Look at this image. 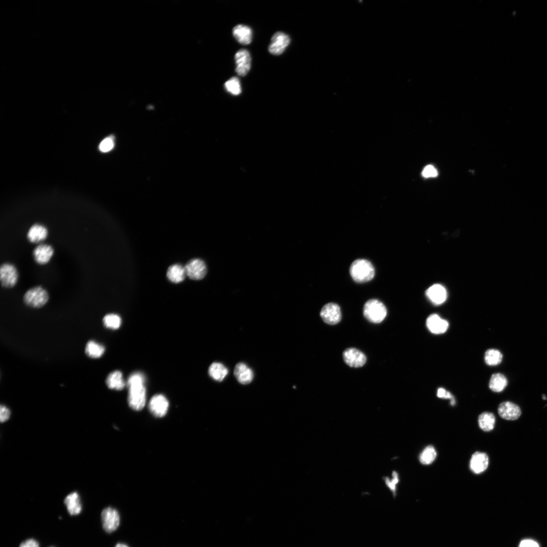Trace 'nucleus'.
Returning <instances> with one entry per match:
<instances>
[{"label":"nucleus","instance_id":"1","mask_svg":"<svg viewBox=\"0 0 547 547\" xmlns=\"http://www.w3.org/2000/svg\"><path fill=\"white\" fill-rule=\"evenodd\" d=\"M144 375L140 373L132 374L128 380L129 387L128 402L134 410H141L145 407L146 402V389Z\"/></svg>","mask_w":547,"mask_h":547},{"label":"nucleus","instance_id":"2","mask_svg":"<svg viewBox=\"0 0 547 547\" xmlns=\"http://www.w3.org/2000/svg\"><path fill=\"white\" fill-rule=\"evenodd\" d=\"M350 273L355 282L362 283L372 280L375 276V270L370 261L358 259L352 264Z\"/></svg>","mask_w":547,"mask_h":547},{"label":"nucleus","instance_id":"3","mask_svg":"<svg viewBox=\"0 0 547 547\" xmlns=\"http://www.w3.org/2000/svg\"><path fill=\"white\" fill-rule=\"evenodd\" d=\"M387 314L385 306L379 300H368L363 307V315L370 322L379 324L382 322Z\"/></svg>","mask_w":547,"mask_h":547},{"label":"nucleus","instance_id":"4","mask_svg":"<svg viewBox=\"0 0 547 547\" xmlns=\"http://www.w3.org/2000/svg\"><path fill=\"white\" fill-rule=\"evenodd\" d=\"M49 300L47 290L42 286H36L28 290L24 295V300L28 306L39 308L44 306Z\"/></svg>","mask_w":547,"mask_h":547},{"label":"nucleus","instance_id":"5","mask_svg":"<svg viewBox=\"0 0 547 547\" xmlns=\"http://www.w3.org/2000/svg\"><path fill=\"white\" fill-rule=\"evenodd\" d=\"M19 280L18 271L15 265L11 263H5L0 267V281L2 285L5 288H12Z\"/></svg>","mask_w":547,"mask_h":547},{"label":"nucleus","instance_id":"6","mask_svg":"<svg viewBox=\"0 0 547 547\" xmlns=\"http://www.w3.org/2000/svg\"><path fill=\"white\" fill-rule=\"evenodd\" d=\"M323 321L328 325L338 324L342 320V313L340 306L335 303L326 304L322 308L320 313Z\"/></svg>","mask_w":547,"mask_h":547},{"label":"nucleus","instance_id":"7","mask_svg":"<svg viewBox=\"0 0 547 547\" xmlns=\"http://www.w3.org/2000/svg\"><path fill=\"white\" fill-rule=\"evenodd\" d=\"M101 520L104 530L111 533L115 531L120 524V516L118 511L111 507L104 509L101 513Z\"/></svg>","mask_w":547,"mask_h":547},{"label":"nucleus","instance_id":"8","mask_svg":"<svg viewBox=\"0 0 547 547\" xmlns=\"http://www.w3.org/2000/svg\"><path fill=\"white\" fill-rule=\"evenodd\" d=\"M343 357L347 366L354 368L362 367L367 361V356L362 352L353 348L345 350L343 352Z\"/></svg>","mask_w":547,"mask_h":547},{"label":"nucleus","instance_id":"9","mask_svg":"<svg viewBox=\"0 0 547 547\" xmlns=\"http://www.w3.org/2000/svg\"><path fill=\"white\" fill-rule=\"evenodd\" d=\"M290 43V38L286 34L278 32L274 34L269 46V51L274 55L282 54Z\"/></svg>","mask_w":547,"mask_h":547},{"label":"nucleus","instance_id":"10","mask_svg":"<svg viewBox=\"0 0 547 547\" xmlns=\"http://www.w3.org/2000/svg\"><path fill=\"white\" fill-rule=\"evenodd\" d=\"M235 59L237 74L241 77L246 76L251 68L252 58L250 52L245 49H240L236 53Z\"/></svg>","mask_w":547,"mask_h":547},{"label":"nucleus","instance_id":"11","mask_svg":"<svg viewBox=\"0 0 547 547\" xmlns=\"http://www.w3.org/2000/svg\"><path fill=\"white\" fill-rule=\"evenodd\" d=\"M187 276L192 280L202 279L207 273L205 263L200 259L190 261L185 267Z\"/></svg>","mask_w":547,"mask_h":547},{"label":"nucleus","instance_id":"12","mask_svg":"<svg viewBox=\"0 0 547 547\" xmlns=\"http://www.w3.org/2000/svg\"><path fill=\"white\" fill-rule=\"evenodd\" d=\"M149 406L151 412L154 416L161 417L166 414L168 410L169 402L164 395L158 394L152 398Z\"/></svg>","mask_w":547,"mask_h":547},{"label":"nucleus","instance_id":"13","mask_svg":"<svg viewBox=\"0 0 547 547\" xmlns=\"http://www.w3.org/2000/svg\"><path fill=\"white\" fill-rule=\"evenodd\" d=\"M426 325L431 333L435 335L446 333L449 326L448 322L437 314L429 316L427 319Z\"/></svg>","mask_w":547,"mask_h":547},{"label":"nucleus","instance_id":"14","mask_svg":"<svg viewBox=\"0 0 547 547\" xmlns=\"http://www.w3.org/2000/svg\"><path fill=\"white\" fill-rule=\"evenodd\" d=\"M53 247L47 244H40L33 251V257L35 262L41 265L48 263L53 256Z\"/></svg>","mask_w":547,"mask_h":547},{"label":"nucleus","instance_id":"15","mask_svg":"<svg viewBox=\"0 0 547 547\" xmlns=\"http://www.w3.org/2000/svg\"><path fill=\"white\" fill-rule=\"evenodd\" d=\"M498 412L502 418L509 420H516L521 414L520 407L510 401H505L501 403L498 408Z\"/></svg>","mask_w":547,"mask_h":547},{"label":"nucleus","instance_id":"16","mask_svg":"<svg viewBox=\"0 0 547 547\" xmlns=\"http://www.w3.org/2000/svg\"><path fill=\"white\" fill-rule=\"evenodd\" d=\"M489 464V457L485 453L476 452L472 456L470 467L475 474H479L484 472Z\"/></svg>","mask_w":547,"mask_h":547},{"label":"nucleus","instance_id":"17","mask_svg":"<svg viewBox=\"0 0 547 547\" xmlns=\"http://www.w3.org/2000/svg\"><path fill=\"white\" fill-rule=\"evenodd\" d=\"M429 299L435 305L443 303L447 299V292L446 288L440 284H434L426 291Z\"/></svg>","mask_w":547,"mask_h":547},{"label":"nucleus","instance_id":"18","mask_svg":"<svg viewBox=\"0 0 547 547\" xmlns=\"http://www.w3.org/2000/svg\"><path fill=\"white\" fill-rule=\"evenodd\" d=\"M48 231L43 225L35 224L29 230L27 233L28 240L32 244H39L45 240L48 237Z\"/></svg>","mask_w":547,"mask_h":547},{"label":"nucleus","instance_id":"19","mask_svg":"<svg viewBox=\"0 0 547 547\" xmlns=\"http://www.w3.org/2000/svg\"><path fill=\"white\" fill-rule=\"evenodd\" d=\"M234 374L238 382L243 385L251 383L254 377L253 371L244 363H239L236 366Z\"/></svg>","mask_w":547,"mask_h":547},{"label":"nucleus","instance_id":"20","mask_svg":"<svg viewBox=\"0 0 547 547\" xmlns=\"http://www.w3.org/2000/svg\"><path fill=\"white\" fill-rule=\"evenodd\" d=\"M233 35L242 45H249L252 42L253 31L249 26L244 25L235 26L233 30Z\"/></svg>","mask_w":547,"mask_h":547},{"label":"nucleus","instance_id":"21","mask_svg":"<svg viewBox=\"0 0 547 547\" xmlns=\"http://www.w3.org/2000/svg\"><path fill=\"white\" fill-rule=\"evenodd\" d=\"M64 503L71 515H77L81 512L82 506L80 496L77 492H73L68 495L66 497Z\"/></svg>","mask_w":547,"mask_h":547},{"label":"nucleus","instance_id":"22","mask_svg":"<svg viewBox=\"0 0 547 547\" xmlns=\"http://www.w3.org/2000/svg\"><path fill=\"white\" fill-rule=\"evenodd\" d=\"M106 384L109 389L118 391L123 390L127 385L123 373L118 371L109 374L106 380Z\"/></svg>","mask_w":547,"mask_h":547},{"label":"nucleus","instance_id":"23","mask_svg":"<svg viewBox=\"0 0 547 547\" xmlns=\"http://www.w3.org/2000/svg\"><path fill=\"white\" fill-rule=\"evenodd\" d=\"M228 370L220 363L214 362L208 370L210 377L217 382L223 381L228 374Z\"/></svg>","mask_w":547,"mask_h":547},{"label":"nucleus","instance_id":"24","mask_svg":"<svg viewBox=\"0 0 547 547\" xmlns=\"http://www.w3.org/2000/svg\"><path fill=\"white\" fill-rule=\"evenodd\" d=\"M186 276L187 274L185 267L178 264L170 266L167 273L168 279L174 283L181 282Z\"/></svg>","mask_w":547,"mask_h":547},{"label":"nucleus","instance_id":"25","mask_svg":"<svg viewBox=\"0 0 547 547\" xmlns=\"http://www.w3.org/2000/svg\"><path fill=\"white\" fill-rule=\"evenodd\" d=\"M508 385V380L502 374H494L490 380L489 387L495 392H502Z\"/></svg>","mask_w":547,"mask_h":547},{"label":"nucleus","instance_id":"26","mask_svg":"<svg viewBox=\"0 0 547 547\" xmlns=\"http://www.w3.org/2000/svg\"><path fill=\"white\" fill-rule=\"evenodd\" d=\"M478 423L482 430L485 432L492 431L496 423L495 416L491 412H483L479 416Z\"/></svg>","mask_w":547,"mask_h":547},{"label":"nucleus","instance_id":"27","mask_svg":"<svg viewBox=\"0 0 547 547\" xmlns=\"http://www.w3.org/2000/svg\"><path fill=\"white\" fill-rule=\"evenodd\" d=\"M105 352V348L102 345L94 341H89L86 346L85 353L89 357L98 358L101 357Z\"/></svg>","mask_w":547,"mask_h":547},{"label":"nucleus","instance_id":"28","mask_svg":"<svg viewBox=\"0 0 547 547\" xmlns=\"http://www.w3.org/2000/svg\"><path fill=\"white\" fill-rule=\"evenodd\" d=\"M436 457L437 453L435 448L432 446H429L421 453L419 460L421 464L428 465L432 464Z\"/></svg>","mask_w":547,"mask_h":547},{"label":"nucleus","instance_id":"29","mask_svg":"<svg viewBox=\"0 0 547 547\" xmlns=\"http://www.w3.org/2000/svg\"><path fill=\"white\" fill-rule=\"evenodd\" d=\"M503 359L502 354L498 350L489 349L487 351L484 356L486 363L490 366H495L500 364Z\"/></svg>","mask_w":547,"mask_h":547},{"label":"nucleus","instance_id":"30","mask_svg":"<svg viewBox=\"0 0 547 547\" xmlns=\"http://www.w3.org/2000/svg\"><path fill=\"white\" fill-rule=\"evenodd\" d=\"M121 318L115 314H109L103 319V323L105 327L112 330H117L121 325Z\"/></svg>","mask_w":547,"mask_h":547},{"label":"nucleus","instance_id":"31","mask_svg":"<svg viewBox=\"0 0 547 547\" xmlns=\"http://www.w3.org/2000/svg\"><path fill=\"white\" fill-rule=\"evenodd\" d=\"M225 87L227 92L233 95H238L241 93V87L239 79L233 77L225 83Z\"/></svg>","mask_w":547,"mask_h":547},{"label":"nucleus","instance_id":"32","mask_svg":"<svg viewBox=\"0 0 547 547\" xmlns=\"http://www.w3.org/2000/svg\"><path fill=\"white\" fill-rule=\"evenodd\" d=\"M114 147V142L111 137L104 139L100 144L99 148L100 151L106 153L111 151Z\"/></svg>","mask_w":547,"mask_h":547},{"label":"nucleus","instance_id":"33","mask_svg":"<svg viewBox=\"0 0 547 547\" xmlns=\"http://www.w3.org/2000/svg\"><path fill=\"white\" fill-rule=\"evenodd\" d=\"M437 396L440 398L450 399L452 405H455L456 404V400L454 396L444 388H441L438 389Z\"/></svg>","mask_w":547,"mask_h":547},{"label":"nucleus","instance_id":"34","mask_svg":"<svg viewBox=\"0 0 547 547\" xmlns=\"http://www.w3.org/2000/svg\"><path fill=\"white\" fill-rule=\"evenodd\" d=\"M11 412L9 408L6 406L2 405L0 407V420L2 422H5L8 421L10 416Z\"/></svg>","mask_w":547,"mask_h":547},{"label":"nucleus","instance_id":"35","mask_svg":"<svg viewBox=\"0 0 547 547\" xmlns=\"http://www.w3.org/2000/svg\"><path fill=\"white\" fill-rule=\"evenodd\" d=\"M437 174V170L431 165L426 166L422 172V176L426 178L436 177Z\"/></svg>","mask_w":547,"mask_h":547},{"label":"nucleus","instance_id":"36","mask_svg":"<svg viewBox=\"0 0 547 547\" xmlns=\"http://www.w3.org/2000/svg\"><path fill=\"white\" fill-rule=\"evenodd\" d=\"M393 477H394V479L392 480V481L390 482L389 481H388V482H387V483L388 487H389L390 490L392 491L393 495L396 496V484H397V483L398 482V478L397 474L396 473H395V472H394Z\"/></svg>","mask_w":547,"mask_h":547},{"label":"nucleus","instance_id":"37","mask_svg":"<svg viewBox=\"0 0 547 547\" xmlns=\"http://www.w3.org/2000/svg\"><path fill=\"white\" fill-rule=\"evenodd\" d=\"M39 542L35 539L31 538L23 542L20 547H39Z\"/></svg>","mask_w":547,"mask_h":547},{"label":"nucleus","instance_id":"38","mask_svg":"<svg viewBox=\"0 0 547 547\" xmlns=\"http://www.w3.org/2000/svg\"><path fill=\"white\" fill-rule=\"evenodd\" d=\"M519 547H539V545L533 540L524 539L521 542Z\"/></svg>","mask_w":547,"mask_h":547},{"label":"nucleus","instance_id":"39","mask_svg":"<svg viewBox=\"0 0 547 547\" xmlns=\"http://www.w3.org/2000/svg\"><path fill=\"white\" fill-rule=\"evenodd\" d=\"M115 547H128L127 545L122 543H118Z\"/></svg>","mask_w":547,"mask_h":547},{"label":"nucleus","instance_id":"40","mask_svg":"<svg viewBox=\"0 0 547 547\" xmlns=\"http://www.w3.org/2000/svg\"><path fill=\"white\" fill-rule=\"evenodd\" d=\"M542 399H543V400H546V396H545L544 395H542Z\"/></svg>","mask_w":547,"mask_h":547},{"label":"nucleus","instance_id":"41","mask_svg":"<svg viewBox=\"0 0 547 547\" xmlns=\"http://www.w3.org/2000/svg\"><path fill=\"white\" fill-rule=\"evenodd\" d=\"M51 547H53V546H51Z\"/></svg>","mask_w":547,"mask_h":547}]
</instances>
